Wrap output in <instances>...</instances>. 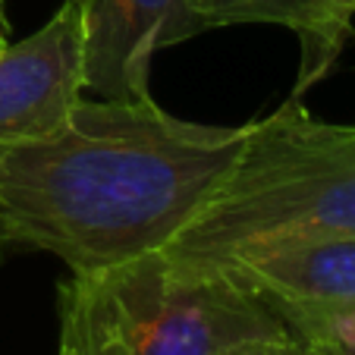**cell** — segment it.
<instances>
[{
  "instance_id": "cell-1",
  "label": "cell",
  "mask_w": 355,
  "mask_h": 355,
  "mask_svg": "<svg viewBox=\"0 0 355 355\" xmlns=\"http://www.w3.org/2000/svg\"><path fill=\"white\" fill-rule=\"evenodd\" d=\"M155 101H79L57 129L0 141V255L47 252L94 270L167 248L248 141Z\"/></svg>"
},
{
  "instance_id": "cell-2",
  "label": "cell",
  "mask_w": 355,
  "mask_h": 355,
  "mask_svg": "<svg viewBox=\"0 0 355 355\" xmlns=\"http://www.w3.org/2000/svg\"><path fill=\"white\" fill-rule=\"evenodd\" d=\"M330 239H355V126L324 123L289 98L252 123L227 180L164 252L220 270Z\"/></svg>"
},
{
  "instance_id": "cell-3",
  "label": "cell",
  "mask_w": 355,
  "mask_h": 355,
  "mask_svg": "<svg viewBox=\"0 0 355 355\" xmlns=\"http://www.w3.org/2000/svg\"><path fill=\"white\" fill-rule=\"evenodd\" d=\"M57 355H223L289 336L255 286L167 252L73 270L57 289Z\"/></svg>"
},
{
  "instance_id": "cell-4",
  "label": "cell",
  "mask_w": 355,
  "mask_h": 355,
  "mask_svg": "<svg viewBox=\"0 0 355 355\" xmlns=\"http://www.w3.org/2000/svg\"><path fill=\"white\" fill-rule=\"evenodd\" d=\"M85 92V7L67 0L26 41L0 51V141L57 129Z\"/></svg>"
},
{
  "instance_id": "cell-5",
  "label": "cell",
  "mask_w": 355,
  "mask_h": 355,
  "mask_svg": "<svg viewBox=\"0 0 355 355\" xmlns=\"http://www.w3.org/2000/svg\"><path fill=\"white\" fill-rule=\"evenodd\" d=\"M85 88L114 101H151V63L198 35L189 0H82Z\"/></svg>"
},
{
  "instance_id": "cell-6",
  "label": "cell",
  "mask_w": 355,
  "mask_h": 355,
  "mask_svg": "<svg viewBox=\"0 0 355 355\" xmlns=\"http://www.w3.org/2000/svg\"><path fill=\"white\" fill-rule=\"evenodd\" d=\"M198 32L242 22H270L295 32L302 67L293 98L321 82L352 35L355 0H189Z\"/></svg>"
},
{
  "instance_id": "cell-7",
  "label": "cell",
  "mask_w": 355,
  "mask_h": 355,
  "mask_svg": "<svg viewBox=\"0 0 355 355\" xmlns=\"http://www.w3.org/2000/svg\"><path fill=\"white\" fill-rule=\"evenodd\" d=\"M223 274L255 286L270 302H340L355 295V239L274 252L264 258L220 268Z\"/></svg>"
},
{
  "instance_id": "cell-8",
  "label": "cell",
  "mask_w": 355,
  "mask_h": 355,
  "mask_svg": "<svg viewBox=\"0 0 355 355\" xmlns=\"http://www.w3.org/2000/svg\"><path fill=\"white\" fill-rule=\"evenodd\" d=\"M223 355H327L321 349H311L305 343L293 340V336H280V340H258V343H245L236 346Z\"/></svg>"
},
{
  "instance_id": "cell-9",
  "label": "cell",
  "mask_w": 355,
  "mask_h": 355,
  "mask_svg": "<svg viewBox=\"0 0 355 355\" xmlns=\"http://www.w3.org/2000/svg\"><path fill=\"white\" fill-rule=\"evenodd\" d=\"M7 32L10 26H7V16H3V3H0V51L7 47Z\"/></svg>"
},
{
  "instance_id": "cell-10",
  "label": "cell",
  "mask_w": 355,
  "mask_h": 355,
  "mask_svg": "<svg viewBox=\"0 0 355 355\" xmlns=\"http://www.w3.org/2000/svg\"><path fill=\"white\" fill-rule=\"evenodd\" d=\"M79 3H82V0H79Z\"/></svg>"
}]
</instances>
